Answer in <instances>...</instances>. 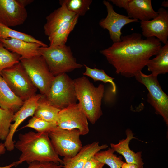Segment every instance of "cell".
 <instances>
[{
	"instance_id": "d6986e66",
	"label": "cell",
	"mask_w": 168,
	"mask_h": 168,
	"mask_svg": "<svg viewBox=\"0 0 168 168\" xmlns=\"http://www.w3.org/2000/svg\"><path fill=\"white\" fill-rule=\"evenodd\" d=\"M125 10L130 18L141 21L151 20L158 14L153 9L151 0H129Z\"/></svg>"
},
{
	"instance_id": "f546056e",
	"label": "cell",
	"mask_w": 168,
	"mask_h": 168,
	"mask_svg": "<svg viewBox=\"0 0 168 168\" xmlns=\"http://www.w3.org/2000/svg\"><path fill=\"white\" fill-rule=\"evenodd\" d=\"M57 126V123L48 122L33 116L29 120L28 124L21 129L30 128L38 133H42L49 132Z\"/></svg>"
},
{
	"instance_id": "1f68e13d",
	"label": "cell",
	"mask_w": 168,
	"mask_h": 168,
	"mask_svg": "<svg viewBox=\"0 0 168 168\" xmlns=\"http://www.w3.org/2000/svg\"><path fill=\"white\" fill-rule=\"evenodd\" d=\"M105 164L98 161L94 156L86 162L83 168H103Z\"/></svg>"
},
{
	"instance_id": "cb8c5ba5",
	"label": "cell",
	"mask_w": 168,
	"mask_h": 168,
	"mask_svg": "<svg viewBox=\"0 0 168 168\" xmlns=\"http://www.w3.org/2000/svg\"><path fill=\"white\" fill-rule=\"evenodd\" d=\"M8 38L37 43L43 47L48 46L42 41L30 35L12 29L0 23V39Z\"/></svg>"
},
{
	"instance_id": "2e32d148",
	"label": "cell",
	"mask_w": 168,
	"mask_h": 168,
	"mask_svg": "<svg viewBox=\"0 0 168 168\" xmlns=\"http://www.w3.org/2000/svg\"><path fill=\"white\" fill-rule=\"evenodd\" d=\"M0 42L6 49L19 55L20 59L41 55L39 49L42 46L39 44L9 38L0 39Z\"/></svg>"
},
{
	"instance_id": "ba28073f",
	"label": "cell",
	"mask_w": 168,
	"mask_h": 168,
	"mask_svg": "<svg viewBox=\"0 0 168 168\" xmlns=\"http://www.w3.org/2000/svg\"><path fill=\"white\" fill-rule=\"evenodd\" d=\"M20 62L40 94L47 96L55 76L50 72L44 58L37 56L21 58Z\"/></svg>"
},
{
	"instance_id": "ac0fdd59",
	"label": "cell",
	"mask_w": 168,
	"mask_h": 168,
	"mask_svg": "<svg viewBox=\"0 0 168 168\" xmlns=\"http://www.w3.org/2000/svg\"><path fill=\"white\" fill-rule=\"evenodd\" d=\"M125 133L126 138L120 140L117 144L111 143V148L122 155L125 159L126 163L134 164L138 168H143L144 163L142 158V152L135 153L129 147L130 141L135 137L133 136V134L130 129H127Z\"/></svg>"
},
{
	"instance_id": "44dd1931",
	"label": "cell",
	"mask_w": 168,
	"mask_h": 168,
	"mask_svg": "<svg viewBox=\"0 0 168 168\" xmlns=\"http://www.w3.org/2000/svg\"><path fill=\"white\" fill-rule=\"evenodd\" d=\"M156 56L149 60L146 66L151 74L157 77L168 72V42L162 46Z\"/></svg>"
},
{
	"instance_id": "8992f818",
	"label": "cell",
	"mask_w": 168,
	"mask_h": 168,
	"mask_svg": "<svg viewBox=\"0 0 168 168\" xmlns=\"http://www.w3.org/2000/svg\"><path fill=\"white\" fill-rule=\"evenodd\" d=\"M45 97L50 104L60 110L76 103L74 80L66 73L55 76Z\"/></svg>"
},
{
	"instance_id": "3957f363",
	"label": "cell",
	"mask_w": 168,
	"mask_h": 168,
	"mask_svg": "<svg viewBox=\"0 0 168 168\" xmlns=\"http://www.w3.org/2000/svg\"><path fill=\"white\" fill-rule=\"evenodd\" d=\"M73 80L78 104L88 120L94 124L103 114L101 105L104 86L100 84L95 87L84 76Z\"/></svg>"
},
{
	"instance_id": "4fadbf2b",
	"label": "cell",
	"mask_w": 168,
	"mask_h": 168,
	"mask_svg": "<svg viewBox=\"0 0 168 168\" xmlns=\"http://www.w3.org/2000/svg\"><path fill=\"white\" fill-rule=\"evenodd\" d=\"M42 96L40 94H35L24 101L20 109L14 113L12 121L14 123L11 125L9 134L4 143L6 150L12 151L15 148V141L13 137L18 127L26 118L33 116L37 105L38 101Z\"/></svg>"
},
{
	"instance_id": "836d02e7",
	"label": "cell",
	"mask_w": 168,
	"mask_h": 168,
	"mask_svg": "<svg viewBox=\"0 0 168 168\" xmlns=\"http://www.w3.org/2000/svg\"><path fill=\"white\" fill-rule=\"evenodd\" d=\"M121 168H138V167L136 165L134 164L124 162Z\"/></svg>"
},
{
	"instance_id": "5bb4252c",
	"label": "cell",
	"mask_w": 168,
	"mask_h": 168,
	"mask_svg": "<svg viewBox=\"0 0 168 168\" xmlns=\"http://www.w3.org/2000/svg\"><path fill=\"white\" fill-rule=\"evenodd\" d=\"M27 17L19 0H0V23L8 27L23 24Z\"/></svg>"
},
{
	"instance_id": "30bf717a",
	"label": "cell",
	"mask_w": 168,
	"mask_h": 168,
	"mask_svg": "<svg viewBox=\"0 0 168 168\" xmlns=\"http://www.w3.org/2000/svg\"><path fill=\"white\" fill-rule=\"evenodd\" d=\"M87 118L78 103H74L60 110L57 122V126L64 129L78 130L81 135L89 132Z\"/></svg>"
},
{
	"instance_id": "d6a6232c",
	"label": "cell",
	"mask_w": 168,
	"mask_h": 168,
	"mask_svg": "<svg viewBox=\"0 0 168 168\" xmlns=\"http://www.w3.org/2000/svg\"><path fill=\"white\" fill-rule=\"evenodd\" d=\"M129 0H110L113 4L120 8L125 10L127 7Z\"/></svg>"
},
{
	"instance_id": "7c38bea8",
	"label": "cell",
	"mask_w": 168,
	"mask_h": 168,
	"mask_svg": "<svg viewBox=\"0 0 168 168\" xmlns=\"http://www.w3.org/2000/svg\"><path fill=\"white\" fill-rule=\"evenodd\" d=\"M153 19L140 21L142 35L146 38L155 37L165 44L168 42V11L161 7Z\"/></svg>"
},
{
	"instance_id": "603a6c76",
	"label": "cell",
	"mask_w": 168,
	"mask_h": 168,
	"mask_svg": "<svg viewBox=\"0 0 168 168\" xmlns=\"http://www.w3.org/2000/svg\"><path fill=\"white\" fill-rule=\"evenodd\" d=\"M79 16L77 15L64 26L48 37L49 46H63L66 45L68 36L73 30L78 22Z\"/></svg>"
},
{
	"instance_id": "d590c367",
	"label": "cell",
	"mask_w": 168,
	"mask_h": 168,
	"mask_svg": "<svg viewBox=\"0 0 168 168\" xmlns=\"http://www.w3.org/2000/svg\"><path fill=\"white\" fill-rule=\"evenodd\" d=\"M6 150L4 143L0 142V156L5 153Z\"/></svg>"
},
{
	"instance_id": "8d00e7d4",
	"label": "cell",
	"mask_w": 168,
	"mask_h": 168,
	"mask_svg": "<svg viewBox=\"0 0 168 168\" xmlns=\"http://www.w3.org/2000/svg\"><path fill=\"white\" fill-rule=\"evenodd\" d=\"M15 162H13L10 164L3 167H0V168H12V167L15 166Z\"/></svg>"
},
{
	"instance_id": "9a60e30c",
	"label": "cell",
	"mask_w": 168,
	"mask_h": 168,
	"mask_svg": "<svg viewBox=\"0 0 168 168\" xmlns=\"http://www.w3.org/2000/svg\"><path fill=\"white\" fill-rule=\"evenodd\" d=\"M61 6L55 10L46 17L44 26V32L48 37L64 26L77 15L69 11L65 4L59 2Z\"/></svg>"
},
{
	"instance_id": "9c48e42d",
	"label": "cell",
	"mask_w": 168,
	"mask_h": 168,
	"mask_svg": "<svg viewBox=\"0 0 168 168\" xmlns=\"http://www.w3.org/2000/svg\"><path fill=\"white\" fill-rule=\"evenodd\" d=\"M136 80L147 89V101L154 108L156 114L161 116L168 125V96L162 90L157 77L146 75L140 71L135 76Z\"/></svg>"
},
{
	"instance_id": "d4e9b609",
	"label": "cell",
	"mask_w": 168,
	"mask_h": 168,
	"mask_svg": "<svg viewBox=\"0 0 168 168\" xmlns=\"http://www.w3.org/2000/svg\"><path fill=\"white\" fill-rule=\"evenodd\" d=\"M115 151L109 147L105 151H100L94 156L99 161L107 165L110 168H121L124 162L121 158L118 157L114 153Z\"/></svg>"
},
{
	"instance_id": "4dcf8cb0",
	"label": "cell",
	"mask_w": 168,
	"mask_h": 168,
	"mask_svg": "<svg viewBox=\"0 0 168 168\" xmlns=\"http://www.w3.org/2000/svg\"><path fill=\"white\" fill-rule=\"evenodd\" d=\"M63 165L53 162L34 161L29 164L28 168H63Z\"/></svg>"
},
{
	"instance_id": "484cf974",
	"label": "cell",
	"mask_w": 168,
	"mask_h": 168,
	"mask_svg": "<svg viewBox=\"0 0 168 168\" xmlns=\"http://www.w3.org/2000/svg\"><path fill=\"white\" fill-rule=\"evenodd\" d=\"M84 66L86 68V71L83 73V75L90 77L95 82L100 81L104 83H110L112 87V92L114 93H116V86L113 81L114 78L107 75L103 69L96 68H91L85 64H84Z\"/></svg>"
},
{
	"instance_id": "ffe728a7",
	"label": "cell",
	"mask_w": 168,
	"mask_h": 168,
	"mask_svg": "<svg viewBox=\"0 0 168 168\" xmlns=\"http://www.w3.org/2000/svg\"><path fill=\"white\" fill-rule=\"evenodd\" d=\"M24 102L12 91L0 73V107L15 113Z\"/></svg>"
},
{
	"instance_id": "f1b7e54d",
	"label": "cell",
	"mask_w": 168,
	"mask_h": 168,
	"mask_svg": "<svg viewBox=\"0 0 168 168\" xmlns=\"http://www.w3.org/2000/svg\"><path fill=\"white\" fill-rule=\"evenodd\" d=\"M21 56L3 47L0 42V72L20 62Z\"/></svg>"
},
{
	"instance_id": "e575fe53",
	"label": "cell",
	"mask_w": 168,
	"mask_h": 168,
	"mask_svg": "<svg viewBox=\"0 0 168 168\" xmlns=\"http://www.w3.org/2000/svg\"><path fill=\"white\" fill-rule=\"evenodd\" d=\"M19 1L21 5L24 7L33 2V0H19Z\"/></svg>"
},
{
	"instance_id": "4316f807",
	"label": "cell",
	"mask_w": 168,
	"mask_h": 168,
	"mask_svg": "<svg viewBox=\"0 0 168 168\" xmlns=\"http://www.w3.org/2000/svg\"><path fill=\"white\" fill-rule=\"evenodd\" d=\"M60 2L64 3L68 10L75 14L83 16L90 9L92 0H62Z\"/></svg>"
},
{
	"instance_id": "7402d4cb",
	"label": "cell",
	"mask_w": 168,
	"mask_h": 168,
	"mask_svg": "<svg viewBox=\"0 0 168 168\" xmlns=\"http://www.w3.org/2000/svg\"><path fill=\"white\" fill-rule=\"evenodd\" d=\"M60 110L50 104L45 96L42 95L38 101L34 116L48 122L57 123Z\"/></svg>"
},
{
	"instance_id": "6da1fadb",
	"label": "cell",
	"mask_w": 168,
	"mask_h": 168,
	"mask_svg": "<svg viewBox=\"0 0 168 168\" xmlns=\"http://www.w3.org/2000/svg\"><path fill=\"white\" fill-rule=\"evenodd\" d=\"M162 46L161 43L155 37L144 39L140 33H133L122 35L120 41L113 43L100 52L117 74L130 78L142 71Z\"/></svg>"
},
{
	"instance_id": "74e56055",
	"label": "cell",
	"mask_w": 168,
	"mask_h": 168,
	"mask_svg": "<svg viewBox=\"0 0 168 168\" xmlns=\"http://www.w3.org/2000/svg\"><path fill=\"white\" fill-rule=\"evenodd\" d=\"M161 6L166 8L168 7V1H164L162 3Z\"/></svg>"
},
{
	"instance_id": "277c9868",
	"label": "cell",
	"mask_w": 168,
	"mask_h": 168,
	"mask_svg": "<svg viewBox=\"0 0 168 168\" xmlns=\"http://www.w3.org/2000/svg\"><path fill=\"white\" fill-rule=\"evenodd\" d=\"M39 51L54 76L83 66L77 62L70 47L66 45L41 47Z\"/></svg>"
},
{
	"instance_id": "83f0119b",
	"label": "cell",
	"mask_w": 168,
	"mask_h": 168,
	"mask_svg": "<svg viewBox=\"0 0 168 168\" xmlns=\"http://www.w3.org/2000/svg\"><path fill=\"white\" fill-rule=\"evenodd\" d=\"M15 112L0 107V140H5L10 131Z\"/></svg>"
},
{
	"instance_id": "e0dca14e",
	"label": "cell",
	"mask_w": 168,
	"mask_h": 168,
	"mask_svg": "<svg viewBox=\"0 0 168 168\" xmlns=\"http://www.w3.org/2000/svg\"><path fill=\"white\" fill-rule=\"evenodd\" d=\"M108 147L107 144L100 145L99 142H96L82 146L75 156L71 158H63V168H83L86 162L90 157Z\"/></svg>"
},
{
	"instance_id": "7a4b0ae2",
	"label": "cell",
	"mask_w": 168,
	"mask_h": 168,
	"mask_svg": "<svg viewBox=\"0 0 168 168\" xmlns=\"http://www.w3.org/2000/svg\"><path fill=\"white\" fill-rule=\"evenodd\" d=\"M15 148L21 152L15 166L24 162L28 164L34 161L53 162L63 165V160L55 152L49 136V132L32 131L20 133L15 142Z\"/></svg>"
},
{
	"instance_id": "5b68a950",
	"label": "cell",
	"mask_w": 168,
	"mask_h": 168,
	"mask_svg": "<svg viewBox=\"0 0 168 168\" xmlns=\"http://www.w3.org/2000/svg\"><path fill=\"white\" fill-rule=\"evenodd\" d=\"M0 73L12 91L23 101L36 94L37 89L20 62Z\"/></svg>"
},
{
	"instance_id": "52a82bcc",
	"label": "cell",
	"mask_w": 168,
	"mask_h": 168,
	"mask_svg": "<svg viewBox=\"0 0 168 168\" xmlns=\"http://www.w3.org/2000/svg\"><path fill=\"white\" fill-rule=\"evenodd\" d=\"M81 134L76 129H64L58 126L49 132L52 144L57 154L65 158L75 156L82 147Z\"/></svg>"
},
{
	"instance_id": "8fae6325",
	"label": "cell",
	"mask_w": 168,
	"mask_h": 168,
	"mask_svg": "<svg viewBox=\"0 0 168 168\" xmlns=\"http://www.w3.org/2000/svg\"><path fill=\"white\" fill-rule=\"evenodd\" d=\"M103 2L106 7L107 14L105 18L100 21L99 25L102 28L108 30L113 43L119 42L121 41L122 34L121 30L123 27L130 23L137 22L138 20L131 19L128 16L117 13L109 1L104 0Z\"/></svg>"
}]
</instances>
